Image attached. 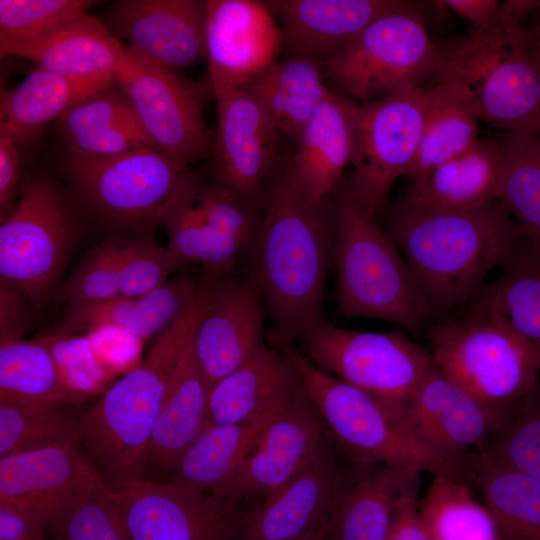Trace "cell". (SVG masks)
I'll use <instances>...</instances> for the list:
<instances>
[{
	"label": "cell",
	"mask_w": 540,
	"mask_h": 540,
	"mask_svg": "<svg viewBox=\"0 0 540 540\" xmlns=\"http://www.w3.org/2000/svg\"><path fill=\"white\" fill-rule=\"evenodd\" d=\"M187 168V164L156 148L68 160L72 187L88 214L130 231L158 225L161 210Z\"/></svg>",
	"instance_id": "obj_9"
},
{
	"label": "cell",
	"mask_w": 540,
	"mask_h": 540,
	"mask_svg": "<svg viewBox=\"0 0 540 540\" xmlns=\"http://www.w3.org/2000/svg\"><path fill=\"white\" fill-rule=\"evenodd\" d=\"M420 6L405 1L372 21L323 64L326 80L363 103L432 81L440 67V51Z\"/></svg>",
	"instance_id": "obj_7"
},
{
	"label": "cell",
	"mask_w": 540,
	"mask_h": 540,
	"mask_svg": "<svg viewBox=\"0 0 540 540\" xmlns=\"http://www.w3.org/2000/svg\"><path fill=\"white\" fill-rule=\"evenodd\" d=\"M202 294L80 416L81 444L107 486L116 491L143 478L152 432L170 382L197 322Z\"/></svg>",
	"instance_id": "obj_3"
},
{
	"label": "cell",
	"mask_w": 540,
	"mask_h": 540,
	"mask_svg": "<svg viewBox=\"0 0 540 540\" xmlns=\"http://www.w3.org/2000/svg\"><path fill=\"white\" fill-rule=\"evenodd\" d=\"M105 488L78 440L0 458V502L25 511L47 529L74 497Z\"/></svg>",
	"instance_id": "obj_18"
},
{
	"label": "cell",
	"mask_w": 540,
	"mask_h": 540,
	"mask_svg": "<svg viewBox=\"0 0 540 540\" xmlns=\"http://www.w3.org/2000/svg\"><path fill=\"white\" fill-rule=\"evenodd\" d=\"M48 530L54 540H131L109 488L74 497Z\"/></svg>",
	"instance_id": "obj_46"
},
{
	"label": "cell",
	"mask_w": 540,
	"mask_h": 540,
	"mask_svg": "<svg viewBox=\"0 0 540 540\" xmlns=\"http://www.w3.org/2000/svg\"><path fill=\"white\" fill-rule=\"evenodd\" d=\"M115 83L37 67L13 90L2 93L0 127L26 141L83 99Z\"/></svg>",
	"instance_id": "obj_35"
},
{
	"label": "cell",
	"mask_w": 540,
	"mask_h": 540,
	"mask_svg": "<svg viewBox=\"0 0 540 540\" xmlns=\"http://www.w3.org/2000/svg\"><path fill=\"white\" fill-rule=\"evenodd\" d=\"M358 104L329 88L323 102L307 123L296 151L284 168L311 198L330 197L351 166L355 146Z\"/></svg>",
	"instance_id": "obj_24"
},
{
	"label": "cell",
	"mask_w": 540,
	"mask_h": 540,
	"mask_svg": "<svg viewBox=\"0 0 540 540\" xmlns=\"http://www.w3.org/2000/svg\"><path fill=\"white\" fill-rule=\"evenodd\" d=\"M121 296L149 293L184 265L167 246H157L143 239H116Z\"/></svg>",
	"instance_id": "obj_47"
},
{
	"label": "cell",
	"mask_w": 540,
	"mask_h": 540,
	"mask_svg": "<svg viewBox=\"0 0 540 540\" xmlns=\"http://www.w3.org/2000/svg\"><path fill=\"white\" fill-rule=\"evenodd\" d=\"M532 22L522 33L519 43L540 69V6L531 14Z\"/></svg>",
	"instance_id": "obj_55"
},
{
	"label": "cell",
	"mask_w": 540,
	"mask_h": 540,
	"mask_svg": "<svg viewBox=\"0 0 540 540\" xmlns=\"http://www.w3.org/2000/svg\"><path fill=\"white\" fill-rule=\"evenodd\" d=\"M325 424L303 384L277 410L219 497L241 502L281 488L321 453Z\"/></svg>",
	"instance_id": "obj_16"
},
{
	"label": "cell",
	"mask_w": 540,
	"mask_h": 540,
	"mask_svg": "<svg viewBox=\"0 0 540 540\" xmlns=\"http://www.w3.org/2000/svg\"><path fill=\"white\" fill-rule=\"evenodd\" d=\"M74 240V221L58 188L44 177L26 180L1 217L0 283L42 298L56 283Z\"/></svg>",
	"instance_id": "obj_10"
},
{
	"label": "cell",
	"mask_w": 540,
	"mask_h": 540,
	"mask_svg": "<svg viewBox=\"0 0 540 540\" xmlns=\"http://www.w3.org/2000/svg\"><path fill=\"white\" fill-rule=\"evenodd\" d=\"M283 350L351 464H389L470 479L467 456L434 450L370 395L320 370L293 346Z\"/></svg>",
	"instance_id": "obj_5"
},
{
	"label": "cell",
	"mask_w": 540,
	"mask_h": 540,
	"mask_svg": "<svg viewBox=\"0 0 540 540\" xmlns=\"http://www.w3.org/2000/svg\"><path fill=\"white\" fill-rule=\"evenodd\" d=\"M335 231L332 195L311 198L279 167L265 193L260 230L248 255L250 275L273 323L274 347L293 346L323 319Z\"/></svg>",
	"instance_id": "obj_1"
},
{
	"label": "cell",
	"mask_w": 540,
	"mask_h": 540,
	"mask_svg": "<svg viewBox=\"0 0 540 540\" xmlns=\"http://www.w3.org/2000/svg\"><path fill=\"white\" fill-rule=\"evenodd\" d=\"M402 0H267L282 33L284 58L324 64L372 21L399 8Z\"/></svg>",
	"instance_id": "obj_21"
},
{
	"label": "cell",
	"mask_w": 540,
	"mask_h": 540,
	"mask_svg": "<svg viewBox=\"0 0 540 540\" xmlns=\"http://www.w3.org/2000/svg\"><path fill=\"white\" fill-rule=\"evenodd\" d=\"M334 537L330 524L295 540H330Z\"/></svg>",
	"instance_id": "obj_56"
},
{
	"label": "cell",
	"mask_w": 540,
	"mask_h": 540,
	"mask_svg": "<svg viewBox=\"0 0 540 540\" xmlns=\"http://www.w3.org/2000/svg\"><path fill=\"white\" fill-rule=\"evenodd\" d=\"M402 329L368 332L321 320L298 340L320 370L365 392L395 419L434 365L431 353Z\"/></svg>",
	"instance_id": "obj_8"
},
{
	"label": "cell",
	"mask_w": 540,
	"mask_h": 540,
	"mask_svg": "<svg viewBox=\"0 0 540 540\" xmlns=\"http://www.w3.org/2000/svg\"><path fill=\"white\" fill-rule=\"evenodd\" d=\"M505 168L498 140L479 138L412 186L405 200L432 211L466 210L497 199Z\"/></svg>",
	"instance_id": "obj_31"
},
{
	"label": "cell",
	"mask_w": 540,
	"mask_h": 540,
	"mask_svg": "<svg viewBox=\"0 0 540 540\" xmlns=\"http://www.w3.org/2000/svg\"><path fill=\"white\" fill-rule=\"evenodd\" d=\"M426 115L424 88L405 87L358 104L352 173L344 177L351 195L375 213L386 204L397 179L411 168Z\"/></svg>",
	"instance_id": "obj_12"
},
{
	"label": "cell",
	"mask_w": 540,
	"mask_h": 540,
	"mask_svg": "<svg viewBox=\"0 0 540 540\" xmlns=\"http://www.w3.org/2000/svg\"><path fill=\"white\" fill-rule=\"evenodd\" d=\"M534 135H536L540 140V125Z\"/></svg>",
	"instance_id": "obj_57"
},
{
	"label": "cell",
	"mask_w": 540,
	"mask_h": 540,
	"mask_svg": "<svg viewBox=\"0 0 540 540\" xmlns=\"http://www.w3.org/2000/svg\"><path fill=\"white\" fill-rule=\"evenodd\" d=\"M192 335L156 420L144 461L143 478L148 474L168 475L172 472L208 425L210 386L197 363Z\"/></svg>",
	"instance_id": "obj_27"
},
{
	"label": "cell",
	"mask_w": 540,
	"mask_h": 540,
	"mask_svg": "<svg viewBox=\"0 0 540 540\" xmlns=\"http://www.w3.org/2000/svg\"><path fill=\"white\" fill-rule=\"evenodd\" d=\"M183 176L158 219V225L168 238L167 247L184 266L192 262L202 265L208 278L230 274L237 259L248 256V251L200 219L192 206Z\"/></svg>",
	"instance_id": "obj_37"
},
{
	"label": "cell",
	"mask_w": 540,
	"mask_h": 540,
	"mask_svg": "<svg viewBox=\"0 0 540 540\" xmlns=\"http://www.w3.org/2000/svg\"><path fill=\"white\" fill-rule=\"evenodd\" d=\"M81 441L80 416L57 406L0 401V458Z\"/></svg>",
	"instance_id": "obj_42"
},
{
	"label": "cell",
	"mask_w": 540,
	"mask_h": 540,
	"mask_svg": "<svg viewBox=\"0 0 540 540\" xmlns=\"http://www.w3.org/2000/svg\"><path fill=\"white\" fill-rule=\"evenodd\" d=\"M515 410L479 400L434 363L407 402L402 421L434 450L464 458L467 450H480Z\"/></svg>",
	"instance_id": "obj_19"
},
{
	"label": "cell",
	"mask_w": 540,
	"mask_h": 540,
	"mask_svg": "<svg viewBox=\"0 0 540 540\" xmlns=\"http://www.w3.org/2000/svg\"><path fill=\"white\" fill-rule=\"evenodd\" d=\"M418 491H410L400 498L385 540H432L419 513Z\"/></svg>",
	"instance_id": "obj_51"
},
{
	"label": "cell",
	"mask_w": 540,
	"mask_h": 540,
	"mask_svg": "<svg viewBox=\"0 0 540 540\" xmlns=\"http://www.w3.org/2000/svg\"><path fill=\"white\" fill-rule=\"evenodd\" d=\"M91 0H0V55L87 13Z\"/></svg>",
	"instance_id": "obj_44"
},
{
	"label": "cell",
	"mask_w": 540,
	"mask_h": 540,
	"mask_svg": "<svg viewBox=\"0 0 540 540\" xmlns=\"http://www.w3.org/2000/svg\"><path fill=\"white\" fill-rule=\"evenodd\" d=\"M0 338L23 337L27 315L21 294L0 283Z\"/></svg>",
	"instance_id": "obj_53"
},
{
	"label": "cell",
	"mask_w": 540,
	"mask_h": 540,
	"mask_svg": "<svg viewBox=\"0 0 540 540\" xmlns=\"http://www.w3.org/2000/svg\"><path fill=\"white\" fill-rule=\"evenodd\" d=\"M340 469L324 452L246 513L237 540H295L330 524Z\"/></svg>",
	"instance_id": "obj_23"
},
{
	"label": "cell",
	"mask_w": 540,
	"mask_h": 540,
	"mask_svg": "<svg viewBox=\"0 0 540 540\" xmlns=\"http://www.w3.org/2000/svg\"><path fill=\"white\" fill-rule=\"evenodd\" d=\"M20 141L0 127V213L4 217L15 205L20 193L22 172Z\"/></svg>",
	"instance_id": "obj_50"
},
{
	"label": "cell",
	"mask_w": 540,
	"mask_h": 540,
	"mask_svg": "<svg viewBox=\"0 0 540 540\" xmlns=\"http://www.w3.org/2000/svg\"><path fill=\"white\" fill-rule=\"evenodd\" d=\"M467 459L499 540H540V483L483 451Z\"/></svg>",
	"instance_id": "obj_36"
},
{
	"label": "cell",
	"mask_w": 540,
	"mask_h": 540,
	"mask_svg": "<svg viewBox=\"0 0 540 540\" xmlns=\"http://www.w3.org/2000/svg\"><path fill=\"white\" fill-rule=\"evenodd\" d=\"M444 5L472 23L474 30L486 26L496 15L498 0H445Z\"/></svg>",
	"instance_id": "obj_54"
},
{
	"label": "cell",
	"mask_w": 540,
	"mask_h": 540,
	"mask_svg": "<svg viewBox=\"0 0 540 540\" xmlns=\"http://www.w3.org/2000/svg\"><path fill=\"white\" fill-rule=\"evenodd\" d=\"M468 478L433 475L419 504L432 540H499L491 513L471 491Z\"/></svg>",
	"instance_id": "obj_39"
},
{
	"label": "cell",
	"mask_w": 540,
	"mask_h": 540,
	"mask_svg": "<svg viewBox=\"0 0 540 540\" xmlns=\"http://www.w3.org/2000/svg\"><path fill=\"white\" fill-rule=\"evenodd\" d=\"M46 526L25 511L0 502V540H45Z\"/></svg>",
	"instance_id": "obj_52"
},
{
	"label": "cell",
	"mask_w": 540,
	"mask_h": 540,
	"mask_svg": "<svg viewBox=\"0 0 540 540\" xmlns=\"http://www.w3.org/2000/svg\"><path fill=\"white\" fill-rule=\"evenodd\" d=\"M433 312L468 304L486 275L504 267L525 239L498 199L455 211L424 210L405 199L388 212V230Z\"/></svg>",
	"instance_id": "obj_2"
},
{
	"label": "cell",
	"mask_w": 540,
	"mask_h": 540,
	"mask_svg": "<svg viewBox=\"0 0 540 540\" xmlns=\"http://www.w3.org/2000/svg\"><path fill=\"white\" fill-rule=\"evenodd\" d=\"M330 540H336L335 537H332Z\"/></svg>",
	"instance_id": "obj_58"
},
{
	"label": "cell",
	"mask_w": 540,
	"mask_h": 540,
	"mask_svg": "<svg viewBox=\"0 0 540 540\" xmlns=\"http://www.w3.org/2000/svg\"><path fill=\"white\" fill-rule=\"evenodd\" d=\"M201 284L186 276L169 279L140 296L69 305L59 333H86L117 327L146 341L163 333L196 300Z\"/></svg>",
	"instance_id": "obj_29"
},
{
	"label": "cell",
	"mask_w": 540,
	"mask_h": 540,
	"mask_svg": "<svg viewBox=\"0 0 540 540\" xmlns=\"http://www.w3.org/2000/svg\"><path fill=\"white\" fill-rule=\"evenodd\" d=\"M112 498L131 540H237L246 515L240 502L147 478Z\"/></svg>",
	"instance_id": "obj_13"
},
{
	"label": "cell",
	"mask_w": 540,
	"mask_h": 540,
	"mask_svg": "<svg viewBox=\"0 0 540 540\" xmlns=\"http://www.w3.org/2000/svg\"><path fill=\"white\" fill-rule=\"evenodd\" d=\"M116 84L158 150L187 165L210 156L214 134L203 114L212 92L209 82L188 78L126 47Z\"/></svg>",
	"instance_id": "obj_11"
},
{
	"label": "cell",
	"mask_w": 540,
	"mask_h": 540,
	"mask_svg": "<svg viewBox=\"0 0 540 540\" xmlns=\"http://www.w3.org/2000/svg\"><path fill=\"white\" fill-rule=\"evenodd\" d=\"M520 38L488 57L466 86L479 120L507 132L535 134L540 125V69L522 49Z\"/></svg>",
	"instance_id": "obj_25"
},
{
	"label": "cell",
	"mask_w": 540,
	"mask_h": 540,
	"mask_svg": "<svg viewBox=\"0 0 540 540\" xmlns=\"http://www.w3.org/2000/svg\"><path fill=\"white\" fill-rule=\"evenodd\" d=\"M266 309L255 279L226 274L205 278L192 341L199 368L210 388L245 364L263 345Z\"/></svg>",
	"instance_id": "obj_14"
},
{
	"label": "cell",
	"mask_w": 540,
	"mask_h": 540,
	"mask_svg": "<svg viewBox=\"0 0 540 540\" xmlns=\"http://www.w3.org/2000/svg\"><path fill=\"white\" fill-rule=\"evenodd\" d=\"M325 80L322 63L291 57L276 61L238 88L253 98L280 135L295 143L328 93Z\"/></svg>",
	"instance_id": "obj_32"
},
{
	"label": "cell",
	"mask_w": 540,
	"mask_h": 540,
	"mask_svg": "<svg viewBox=\"0 0 540 540\" xmlns=\"http://www.w3.org/2000/svg\"><path fill=\"white\" fill-rule=\"evenodd\" d=\"M302 386L287 352L265 344L210 388L207 426L257 419L279 407Z\"/></svg>",
	"instance_id": "obj_26"
},
{
	"label": "cell",
	"mask_w": 540,
	"mask_h": 540,
	"mask_svg": "<svg viewBox=\"0 0 540 540\" xmlns=\"http://www.w3.org/2000/svg\"><path fill=\"white\" fill-rule=\"evenodd\" d=\"M0 401L69 404L53 358L38 339L0 338Z\"/></svg>",
	"instance_id": "obj_41"
},
{
	"label": "cell",
	"mask_w": 540,
	"mask_h": 540,
	"mask_svg": "<svg viewBox=\"0 0 540 540\" xmlns=\"http://www.w3.org/2000/svg\"><path fill=\"white\" fill-rule=\"evenodd\" d=\"M206 60L212 93L238 88L278 61L283 41L264 1L206 0Z\"/></svg>",
	"instance_id": "obj_17"
},
{
	"label": "cell",
	"mask_w": 540,
	"mask_h": 540,
	"mask_svg": "<svg viewBox=\"0 0 540 540\" xmlns=\"http://www.w3.org/2000/svg\"><path fill=\"white\" fill-rule=\"evenodd\" d=\"M283 404L254 420L207 426L164 482L219 497Z\"/></svg>",
	"instance_id": "obj_33"
},
{
	"label": "cell",
	"mask_w": 540,
	"mask_h": 540,
	"mask_svg": "<svg viewBox=\"0 0 540 540\" xmlns=\"http://www.w3.org/2000/svg\"><path fill=\"white\" fill-rule=\"evenodd\" d=\"M37 339L53 358L69 404L104 393L116 377L95 352L88 334L58 332Z\"/></svg>",
	"instance_id": "obj_43"
},
{
	"label": "cell",
	"mask_w": 540,
	"mask_h": 540,
	"mask_svg": "<svg viewBox=\"0 0 540 540\" xmlns=\"http://www.w3.org/2000/svg\"><path fill=\"white\" fill-rule=\"evenodd\" d=\"M213 95L218 122L210 152L212 181L246 199L263 202L278 169L275 154L280 134L241 88Z\"/></svg>",
	"instance_id": "obj_15"
},
{
	"label": "cell",
	"mask_w": 540,
	"mask_h": 540,
	"mask_svg": "<svg viewBox=\"0 0 540 540\" xmlns=\"http://www.w3.org/2000/svg\"><path fill=\"white\" fill-rule=\"evenodd\" d=\"M332 197V259L340 313L387 320L407 333H419L433 310L395 241L377 221V213L351 195L344 179Z\"/></svg>",
	"instance_id": "obj_4"
},
{
	"label": "cell",
	"mask_w": 540,
	"mask_h": 540,
	"mask_svg": "<svg viewBox=\"0 0 540 540\" xmlns=\"http://www.w3.org/2000/svg\"><path fill=\"white\" fill-rule=\"evenodd\" d=\"M121 296L116 239L90 252L66 285L69 305L94 303Z\"/></svg>",
	"instance_id": "obj_48"
},
{
	"label": "cell",
	"mask_w": 540,
	"mask_h": 540,
	"mask_svg": "<svg viewBox=\"0 0 540 540\" xmlns=\"http://www.w3.org/2000/svg\"><path fill=\"white\" fill-rule=\"evenodd\" d=\"M206 0H122L110 11V29L128 48L178 70L206 59Z\"/></svg>",
	"instance_id": "obj_20"
},
{
	"label": "cell",
	"mask_w": 540,
	"mask_h": 540,
	"mask_svg": "<svg viewBox=\"0 0 540 540\" xmlns=\"http://www.w3.org/2000/svg\"><path fill=\"white\" fill-rule=\"evenodd\" d=\"M498 141L505 168L497 199L525 241L540 251V140L530 132L511 131Z\"/></svg>",
	"instance_id": "obj_40"
},
{
	"label": "cell",
	"mask_w": 540,
	"mask_h": 540,
	"mask_svg": "<svg viewBox=\"0 0 540 540\" xmlns=\"http://www.w3.org/2000/svg\"><path fill=\"white\" fill-rule=\"evenodd\" d=\"M420 479L418 470L389 464L340 469L329 515L335 539L385 540L398 501L419 490Z\"/></svg>",
	"instance_id": "obj_22"
},
{
	"label": "cell",
	"mask_w": 540,
	"mask_h": 540,
	"mask_svg": "<svg viewBox=\"0 0 540 540\" xmlns=\"http://www.w3.org/2000/svg\"><path fill=\"white\" fill-rule=\"evenodd\" d=\"M478 451L540 483V382Z\"/></svg>",
	"instance_id": "obj_45"
},
{
	"label": "cell",
	"mask_w": 540,
	"mask_h": 540,
	"mask_svg": "<svg viewBox=\"0 0 540 540\" xmlns=\"http://www.w3.org/2000/svg\"><path fill=\"white\" fill-rule=\"evenodd\" d=\"M126 47L102 21L88 12L58 26L45 36L9 50L37 67L86 79L116 80Z\"/></svg>",
	"instance_id": "obj_28"
},
{
	"label": "cell",
	"mask_w": 540,
	"mask_h": 540,
	"mask_svg": "<svg viewBox=\"0 0 540 540\" xmlns=\"http://www.w3.org/2000/svg\"><path fill=\"white\" fill-rule=\"evenodd\" d=\"M101 361L115 375L138 367L144 341L117 327H101L86 333Z\"/></svg>",
	"instance_id": "obj_49"
},
{
	"label": "cell",
	"mask_w": 540,
	"mask_h": 540,
	"mask_svg": "<svg viewBox=\"0 0 540 540\" xmlns=\"http://www.w3.org/2000/svg\"><path fill=\"white\" fill-rule=\"evenodd\" d=\"M426 115L417 156L406 176L412 186L478 139V117L470 89L452 78H434L424 88Z\"/></svg>",
	"instance_id": "obj_34"
},
{
	"label": "cell",
	"mask_w": 540,
	"mask_h": 540,
	"mask_svg": "<svg viewBox=\"0 0 540 540\" xmlns=\"http://www.w3.org/2000/svg\"><path fill=\"white\" fill-rule=\"evenodd\" d=\"M429 340L437 368L489 405L515 410L539 384L540 346L487 310L468 307Z\"/></svg>",
	"instance_id": "obj_6"
},
{
	"label": "cell",
	"mask_w": 540,
	"mask_h": 540,
	"mask_svg": "<svg viewBox=\"0 0 540 540\" xmlns=\"http://www.w3.org/2000/svg\"><path fill=\"white\" fill-rule=\"evenodd\" d=\"M57 127L68 160L99 159L156 148L116 83L74 105L57 120Z\"/></svg>",
	"instance_id": "obj_30"
},
{
	"label": "cell",
	"mask_w": 540,
	"mask_h": 540,
	"mask_svg": "<svg viewBox=\"0 0 540 540\" xmlns=\"http://www.w3.org/2000/svg\"><path fill=\"white\" fill-rule=\"evenodd\" d=\"M468 307L487 310L540 346V251L526 241Z\"/></svg>",
	"instance_id": "obj_38"
}]
</instances>
